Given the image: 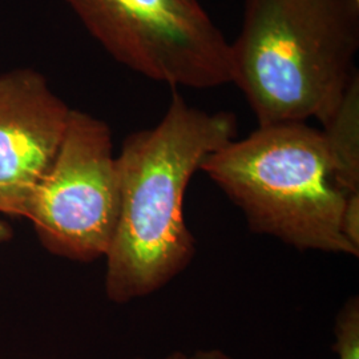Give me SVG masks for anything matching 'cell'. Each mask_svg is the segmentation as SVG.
Returning <instances> with one entry per match:
<instances>
[{"label":"cell","mask_w":359,"mask_h":359,"mask_svg":"<svg viewBox=\"0 0 359 359\" xmlns=\"http://www.w3.org/2000/svg\"><path fill=\"white\" fill-rule=\"evenodd\" d=\"M231 112L194 108L177 90L154 128L132 133L116 156L118 216L105 255V293L127 304L152 294L188 268L196 240L184 218L193 175L236 139Z\"/></svg>","instance_id":"cell-1"},{"label":"cell","mask_w":359,"mask_h":359,"mask_svg":"<svg viewBox=\"0 0 359 359\" xmlns=\"http://www.w3.org/2000/svg\"><path fill=\"white\" fill-rule=\"evenodd\" d=\"M359 47L354 0H245L231 44V83L243 90L258 127L322 126L342 102Z\"/></svg>","instance_id":"cell-2"},{"label":"cell","mask_w":359,"mask_h":359,"mask_svg":"<svg viewBox=\"0 0 359 359\" xmlns=\"http://www.w3.org/2000/svg\"><path fill=\"white\" fill-rule=\"evenodd\" d=\"M205 172L258 234L298 250L359 256L341 229L347 194L323 132L306 123L258 127L210 154Z\"/></svg>","instance_id":"cell-3"},{"label":"cell","mask_w":359,"mask_h":359,"mask_svg":"<svg viewBox=\"0 0 359 359\" xmlns=\"http://www.w3.org/2000/svg\"><path fill=\"white\" fill-rule=\"evenodd\" d=\"M120 65L172 87L231 83V43L197 0H65Z\"/></svg>","instance_id":"cell-4"},{"label":"cell","mask_w":359,"mask_h":359,"mask_svg":"<svg viewBox=\"0 0 359 359\" xmlns=\"http://www.w3.org/2000/svg\"><path fill=\"white\" fill-rule=\"evenodd\" d=\"M112 132L102 118L72 109L51 168L31 193L23 217L55 256L90 262L107 255L118 216Z\"/></svg>","instance_id":"cell-5"},{"label":"cell","mask_w":359,"mask_h":359,"mask_svg":"<svg viewBox=\"0 0 359 359\" xmlns=\"http://www.w3.org/2000/svg\"><path fill=\"white\" fill-rule=\"evenodd\" d=\"M72 108L34 68L0 72V209L23 217L36 184L51 168Z\"/></svg>","instance_id":"cell-6"},{"label":"cell","mask_w":359,"mask_h":359,"mask_svg":"<svg viewBox=\"0 0 359 359\" xmlns=\"http://www.w3.org/2000/svg\"><path fill=\"white\" fill-rule=\"evenodd\" d=\"M333 158L335 179L347 193H359V76L322 129Z\"/></svg>","instance_id":"cell-7"},{"label":"cell","mask_w":359,"mask_h":359,"mask_svg":"<svg viewBox=\"0 0 359 359\" xmlns=\"http://www.w3.org/2000/svg\"><path fill=\"white\" fill-rule=\"evenodd\" d=\"M334 351L338 359H359V299L351 297L339 310L335 325Z\"/></svg>","instance_id":"cell-8"},{"label":"cell","mask_w":359,"mask_h":359,"mask_svg":"<svg viewBox=\"0 0 359 359\" xmlns=\"http://www.w3.org/2000/svg\"><path fill=\"white\" fill-rule=\"evenodd\" d=\"M341 229L347 241L359 250V193L347 196L342 212Z\"/></svg>","instance_id":"cell-9"},{"label":"cell","mask_w":359,"mask_h":359,"mask_svg":"<svg viewBox=\"0 0 359 359\" xmlns=\"http://www.w3.org/2000/svg\"><path fill=\"white\" fill-rule=\"evenodd\" d=\"M144 359V358H137ZM161 359H233L228 354H225L221 350H197L193 353H182V351H175L168 354L167 357Z\"/></svg>","instance_id":"cell-10"},{"label":"cell","mask_w":359,"mask_h":359,"mask_svg":"<svg viewBox=\"0 0 359 359\" xmlns=\"http://www.w3.org/2000/svg\"><path fill=\"white\" fill-rule=\"evenodd\" d=\"M4 215L0 209V246L7 244L13 238V228L8 225V222L4 219Z\"/></svg>","instance_id":"cell-11"},{"label":"cell","mask_w":359,"mask_h":359,"mask_svg":"<svg viewBox=\"0 0 359 359\" xmlns=\"http://www.w3.org/2000/svg\"><path fill=\"white\" fill-rule=\"evenodd\" d=\"M354 1H357V3L359 4V0H354Z\"/></svg>","instance_id":"cell-12"}]
</instances>
